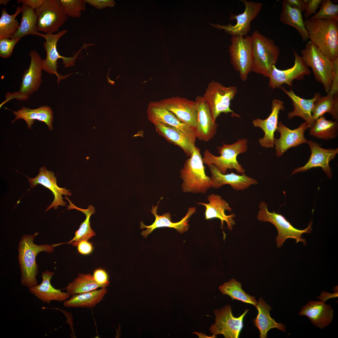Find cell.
<instances>
[{
    "instance_id": "23",
    "label": "cell",
    "mask_w": 338,
    "mask_h": 338,
    "mask_svg": "<svg viewBox=\"0 0 338 338\" xmlns=\"http://www.w3.org/2000/svg\"><path fill=\"white\" fill-rule=\"evenodd\" d=\"M195 102L197 112L196 137L199 140L208 141L216 133L218 125L213 120L209 107L202 96H197Z\"/></svg>"
},
{
    "instance_id": "11",
    "label": "cell",
    "mask_w": 338,
    "mask_h": 338,
    "mask_svg": "<svg viewBox=\"0 0 338 338\" xmlns=\"http://www.w3.org/2000/svg\"><path fill=\"white\" fill-rule=\"evenodd\" d=\"M228 52L234 69L239 72L243 81L247 79L252 71L253 55L252 39L250 36H232Z\"/></svg>"
},
{
    "instance_id": "46",
    "label": "cell",
    "mask_w": 338,
    "mask_h": 338,
    "mask_svg": "<svg viewBox=\"0 0 338 338\" xmlns=\"http://www.w3.org/2000/svg\"><path fill=\"white\" fill-rule=\"evenodd\" d=\"M85 1L87 3L99 9L112 7L115 4V2L111 0H85Z\"/></svg>"
},
{
    "instance_id": "37",
    "label": "cell",
    "mask_w": 338,
    "mask_h": 338,
    "mask_svg": "<svg viewBox=\"0 0 338 338\" xmlns=\"http://www.w3.org/2000/svg\"><path fill=\"white\" fill-rule=\"evenodd\" d=\"M310 129V135L319 139L328 140L336 138L338 124L337 121L327 120L322 116L316 120L314 126Z\"/></svg>"
},
{
    "instance_id": "24",
    "label": "cell",
    "mask_w": 338,
    "mask_h": 338,
    "mask_svg": "<svg viewBox=\"0 0 338 338\" xmlns=\"http://www.w3.org/2000/svg\"><path fill=\"white\" fill-rule=\"evenodd\" d=\"M209 168L211 175L210 177L213 188H218L225 184H229L236 191L243 190L251 185L258 184L255 179L245 174H237L233 172L223 174L214 164L209 166Z\"/></svg>"
},
{
    "instance_id": "49",
    "label": "cell",
    "mask_w": 338,
    "mask_h": 338,
    "mask_svg": "<svg viewBox=\"0 0 338 338\" xmlns=\"http://www.w3.org/2000/svg\"><path fill=\"white\" fill-rule=\"evenodd\" d=\"M291 6L300 10L302 13L305 12L308 0H286Z\"/></svg>"
},
{
    "instance_id": "40",
    "label": "cell",
    "mask_w": 338,
    "mask_h": 338,
    "mask_svg": "<svg viewBox=\"0 0 338 338\" xmlns=\"http://www.w3.org/2000/svg\"><path fill=\"white\" fill-rule=\"evenodd\" d=\"M21 7L17 8L15 13L8 14L5 8L1 9L0 18V39L11 38L16 33L20 26V23L16 19L17 15L21 12Z\"/></svg>"
},
{
    "instance_id": "6",
    "label": "cell",
    "mask_w": 338,
    "mask_h": 338,
    "mask_svg": "<svg viewBox=\"0 0 338 338\" xmlns=\"http://www.w3.org/2000/svg\"><path fill=\"white\" fill-rule=\"evenodd\" d=\"M259 208V209L257 216L258 220L270 222L274 225L277 229L278 235L276 238V242L278 248L282 247L286 240L289 238L294 239L296 243L301 242L304 245H306V242L303 238L302 234L311 233L312 230V221L309 223L307 228L303 230L299 229L294 227L282 215L275 211L269 212L267 204L264 202H260Z\"/></svg>"
},
{
    "instance_id": "32",
    "label": "cell",
    "mask_w": 338,
    "mask_h": 338,
    "mask_svg": "<svg viewBox=\"0 0 338 338\" xmlns=\"http://www.w3.org/2000/svg\"><path fill=\"white\" fill-rule=\"evenodd\" d=\"M155 125L158 133L168 142L181 148L187 156H191L193 148L195 146V142L175 129L160 124Z\"/></svg>"
},
{
    "instance_id": "26",
    "label": "cell",
    "mask_w": 338,
    "mask_h": 338,
    "mask_svg": "<svg viewBox=\"0 0 338 338\" xmlns=\"http://www.w3.org/2000/svg\"><path fill=\"white\" fill-rule=\"evenodd\" d=\"M280 88L291 99L294 107L293 110L288 113V119H291L295 116H299L305 120L309 128L313 127L316 120L313 117L312 110L315 103L321 96L320 94L316 92L312 98L305 99L296 95L292 89L288 91L283 86Z\"/></svg>"
},
{
    "instance_id": "31",
    "label": "cell",
    "mask_w": 338,
    "mask_h": 338,
    "mask_svg": "<svg viewBox=\"0 0 338 338\" xmlns=\"http://www.w3.org/2000/svg\"><path fill=\"white\" fill-rule=\"evenodd\" d=\"M281 3L282 9L280 16V21L295 28L300 35L302 41H307L309 39V36L302 12L289 5L286 0L282 1Z\"/></svg>"
},
{
    "instance_id": "5",
    "label": "cell",
    "mask_w": 338,
    "mask_h": 338,
    "mask_svg": "<svg viewBox=\"0 0 338 338\" xmlns=\"http://www.w3.org/2000/svg\"><path fill=\"white\" fill-rule=\"evenodd\" d=\"M247 144L248 140L244 138H239L231 144L223 142L222 146L217 147L220 155L218 156H215L208 150H206L202 158L203 163L208 166L212 164L215 165L223 174H226L228 169H233L238 173L244 174L245 170L239 163L237 156L247 151Z\"/></svg>"
},
{
    "instance_id": "15",
    "label": "cell",
    "mask_w": 338,
    "mask_h": 338,
    "mask_svg": "<svg viewBox=\"0 0 338 338\" xmlns=\"http://www.w3.org/2000/svg\"><path fill=\"white\" fill-rule=\"evenodd\" d=\"M294 63L293 67L284 70L278 69L274 65L269 76V86L272 89L279 88L283 84L291 87L294 80H301L305 75H310L311 71L302 56L293 50Z\"/></svg>"
},
{
    "instance_id": "38",
    "label": "cell",
    "mask_w": 338,
    "mask_h": 338,
    "mask_svg": "<svg viewBox=\"0 0 338 338\" xmlns=\"http://www.w3.org/2000/svg\"><path fill=\"white\" fill-rule=\"evenodd\" d=\"M106 287L98 284L93 276L90 274H79L78 277L69 283L66 287L67 292L70 295L91 291L99 288Z\"/></svg>"
},
{
    "instance_id": "13",
    "label": "cell",
    "mask_w": 338,
    "mask_h": 338,
    "mask_svg": "<svg viewBox=\"0 0 338 338\" xmlns=\"http://www.w3.org/2000/svg\"><path fill=\"white\" fill-rule=\"evenodd\" d=\"M244 312L238 317L232 313L231 307L227 305L220 309L213 310L215 316V322L211 325L209 330L213 335H223L226 338H238L243 327V318L248 312Z\"/></svg>"
},
{
    "instance_id": "17",
    "label": "cell",
    "mask_w": 338,
    "mask_h": 338,
    "mask_svg": "<svg viewBox=\"0 0 338 338\" xmlns=\"http://www.w3.org/2000/svg\"><path fill=\"white\" fill-rule=\"evenodd\" d=\"M147 113L148 119L155 125L160 124L175 129L195 142L197 137L195 131L171 111L152 102L149 105Z\"/></svg>"
},
{
    "instance_id": "4",
    "label": "cell",
    "mask_w": 338,
    "mask_h": 338,
    "mask_svg": "<svg viewBox=\"0 0 338 338\" xmlns=\"http://www.w3.org/2000/svg\"><path fill=\"white\" fill-rule=\"evenodd\" d=\"M252 46V71L269 77L272 66L279 57L280 50L274 40L257 31L251 36Z\"/></svg>"
},
{
    "instance_id": "33",
    "label": "cell",
    "mask_w": 338,
    "mask_h": 338,
    "mask_svg": "<svg viewBox=\"0 0 338 338\" xmlns=\"http://www.w3.org/2000/svg\"><path fill=\"white\" fill-rule=\"evenodd\" d=\"M107 292L106 287L99 290L75 294L64 301V305L67 307L91 308L95 307L103 299Z\"/></svg>"
},
{
    "instance_id": "25",
    "label": "cell",
    "mask_w": 338,
    "mask_h": 338,
    "mask_svg": "<svg viewBox=\"0 0 338 338\" xmlns=\"http://www.w3.org/2000/svg\"><path fill=\"white\" fill-rule=\"evenodd\" d=\"M207 199L208 203L198 202L197 204L201 205L205 207V219L208 220L213 218L219 219L221 223L223 228V223L225 222L227 225V228L232 231L233 226L235 224L234 218L236 215L234 213L230 215H227L225 213L226 210L231 212L232 208L229 206L228 203L222 197L215 194H209L207 196Z\"/></svg>"
},
{
    "instance_id": "36",
    "label": "cell",
    "mask_w": 338,
    "mask_h": 338,
    "mask_svg": "<svg viewBox=\"0 0 338 338\" xmlns=\"http://www.w3.org/2000/svg\"><path fill=\"white\" fill-rule=\"evenodd\" d=\"M313 119L316 120L323 116L325 113L330 114L335 121L338 120V94L333 95L327 94L320 96L316 100L312 110Z\"/></svg>"
},
{
    "instance_id": "18",
    "label": "cell",
    "mask_w": 338,
    "mask_h": 338,
    "mask_svg": "<svg viewBox=\"0 0 338 338\" xmlns=\"http://www.w3.org/2000/svg\"><path fill=\"white\" fill-rule=\"evenodd\" d=\"M310 149L311 154L308 162L303 166L295 169L291 175L300 172H303L313 168L320 167L329 178L332 173L329 163L334 159L338 153V148L325 149L321 147L315 141L308 140L307 143Z\"/></svg>"
},
{
    "instance_id": "35",
    "label": "cell",
    "mask_w": 338,
    "mask_h": 338,
    "mask_svg": "<svg viewBox=\"0 0 338 338\" xmlns=\"http://www.w3.org/2000/svg\"><path fill=\"white\" fill-rule=\"evenodd\" d=\"M21 8L22 18L19 27L11 38L19 40L27 35H37L38 33L37 29V18L35 10L23 3Z\"/></svg>"
},
{
    "instance_id": "1",
    "label": "cell",
    "mask_w": 338,
    "mask_h": 338,
    "mask_svg": "<svg viewBox=\"0 0 338 338\" xmlns=\"http://www.w3.org/2000/svg\"><path fill=\"white\" fill-rule=\"evenodd\" d=\"M304 22L310 41L332 61L338 58V21L308 19Z\"/></svg>"
},
{
    "instance_id": "21",
    "label": "cell",
    "mask_w": 338,
    "mask_h": 338,
    "mask_svg": "<svg viewBox=\"0 0 338 338\" xmlns=\"http://www.w3.org/2000/svg\"><path fill=\"white\" fill-rule=\"evenodd\" d=\"M28 178L31 188L35 187L38 184H40L49 189L53 193L54 196V200L47 207L46 211L52 207L56 209L59 206H65L66 203L63 200L62 195L70 196L72 195L69 190L59 187L57 186V179L54 176V173L47 170L45 166L39 169V173L36 177L31 178L28 177Z\"/></svg>"
},
{
    "instance_id": "20",
    "label": "cell",
    "mask_w": 338,
    "mask_h": 338,
    "mask_svg": "<svg viewBox=\"0 0 338 338\" xmlns=\"http://www.w3.org/2000/svg\"><path fill=\"white\" fill-rule=\"evenodd\" d=\"M284 110V102L274 99L272 101L271 112L269 116L265 119L257 118L253 120L254 126L260 128L264 133V136L259 140V143L262 147L268 148L274 147V134L277 128L279 112Z\"/></svg>"
},
{
    "instance_id": "52",
    "label": "cell",
    "mask_w": 338,
    "mask_h": 338,
    "mask_svg": "<svg viewBox=\"0 0 338 338\" xmlns=\"http://www.w3.org/2000/svg\"><path fill=\"white\" fill-rule=\"evenodd\" d=\"M193 334H195L197 335L199 338H216V336L213 335L211 336H207L206 335L204 334L203 333H201L200 332H195L193 333Z\"/></svg>"
},
{
    "instance_id": "44",
    "label": "cell",
    "mask_w": 338,
    "mask_h": 338,
    "mask_svg": "<svg viewBox=\"0 0 338 338\" xmlns=\"http://www.w3.org/2000/svg\"><path fill=\"white\" fill-rule=\"evenodd\" d=\"M93 277L95 281L99 284L106 287L109 285L110 282L106 272L101 269H96L93 273Z\"/></svg>"
},
{
    "instance_id": "30",
    "label": "cell",
    "mask_w": 338,
    "mask_h": 338,
    "mask_svg": "<svg viewBox=\"0 0 338 338\" xmlns=\"http://www.w3.org/2000/svg\"><path fill=\"white\" fill-rule=\"evenodd\" d=\"M255 307L258 310V314L253 320L254 326L259 330L260 338L267 337L268 331L273 328H277L281 331L285 332L286 326L283 324L278 323L272 319L269 314L272 308L263 300L259 298Z\"/></svg>"
},
{
    "instance_id": "19",
    "label": "cell",
    "mask_w": 338,
    "mask_h": 338,
    "mask_svg": "<svg viewBox=\"0 0 338 338\" xmlns=\"http://www.w3.org/2000/svg\"><path fill=\"white\" fill-rule=\"evenodd\" d=\"M308 128V124L305 121L297 128L291 130L279 121L276 131L279 132L280 137L279 139L274 138V140L276 156L279 157L289 149L307 143L308 140L305 137L304 132Z\"/></svg>"
},
{
    "instance_id": "28",
    "label": "cell",
    "mask_w": 338,
    "mask_h": 338,
    "mask_svg": "<svg viewBox=\"0 0 338 338\" xmlns=\"http://www.w3.org/2000/svg\"><path fill=\"white\" fill-rule=\"evenodd\" d=\"M54 272L46 270L42 273V282L39 285L28 288L29 290L43 303L49 304L53 300L60 302L65 301L70 298L71 295L54 288L50 281Z\"/></svg>"
},
{
    "instance_id": "8",
    "label": "cell",
    "mask_w": 338,
    "mask_h": 338,
    "mask_svg": "<svg viewBox=\"0 0 338 338\" xmlns=\"http://www.w3.org/2000/svg\"><path fill=\"white\" fill-rule=\"evenodd\" d=\"M29 56L30 63L28 69L23 74L19 90L13 93L7 92L5 96V100L0 105V108L13 99L20 101L27 100L30 95L39 88L42 82L43 59L34 50L30 51Z\"/></svg>"
},
{
    "instance_id": "39",
    "label": "cell",
    "mask_w": 338,
    "mask_h": 338,
    "mask_svg": "<svg viewBox=\"0 0 338 338\" xmlns=\"http://www.w3.org/2000/svg\"><path fill=\"white\" fill-rule=\"evenodd\" d=\"M218 288L223 294L228 295L233 300H239L255 306L257 304L255 297L245 292L242 289L240 283L235 279L225 283Z\"/></svg>"
},
{
    "instance_id": "53",
    "label": "cell",
    "mask_w": 338,
    "mask_h": 338,
    "mask_svg": "<svg viewBox=\"0 0 338 338\" xmlns=\"http://www.w3.org/2000/svg\"><path fill=\"white\" fill-rule=\"evenodd\" d=\"M10 1L9 0H0V4H3L4 5H6Z\"/></svg>"
},
{
    "instance_id": "10",
    "label": "cell",
    "mask_w": 338,
    "mask_h": 338,
    "mask_svg": "<svg viewBox=\"0 0 338 338\" xmlns=\"http://www.w3.org/2000/svg\"><path fill=\"white\" fill-rule=\"evenodd\" d=\"M237 92L235 86L225 87L218 81L209 83L202 98L209 107L213 120L222 113H231V116L240 118L230 108V102Z\"/></svg>"
},
{
    "instance_id": "34",
    "label": "cell",
    "mask_w": 338,
    "mask_h": 338,
    "mask_svg": "<svg viewBox=\"0 0 338 338\" xmlns=\"http://www.w3.org/2000/svg\"><path fill=\"white\" fill-rule=\"evenodd\" d=\"M65 198L69 203V205L67 206L68 207L67 210L76 209L84 213L86 217L85 220L81 223L79 229L75 232L74 237L69 241L65 243H72L74 246H78L80 242L83 240H87L95 234L90 227V217L95 213V208L92 205H89L86 209L79 208L74 205L68 197H65Z\"/></svg>"
},
{
    "instance_id": "27",
    "label": "cell",
    "mask_w": 338,
    "mask_h": 338,
    "mask_svg": "<svg viewBox=\"0 0 338 338\" xmlns=\"http://www.w3.org/2000/svg\"><path fill=\"white\" fill-rule=\"evenodd\" d=\"M298 314L307 316L314 325L322 329L332 322L333 310L330 305L322 301H310Z\"/></svg>"
},
{
    "instance_id": "43",
    "label": "cell",
    "mask_w": 338,
    "mask_h": 338,
    "mask_svg": "<svg viewBox=\"0 0 338 338\" xmlns=\"http://www.w3.org/2000/svg\"><path fill=\"white\" fill-rule=\"evenodd\" d=\"M19 41L17 39L5 38L0 39V56L6 58L11 55L15 45Z\"/></svg>"
},
{
    "instance_id": "12",
    "label": "cell",
    "mask_w": 338,
    "mask_h": 338,
    "mask_svg": "<svg viewBox=\"0 0 338 338\" xmlns=\"http://www.w3.org/2000/svg\"><path fill=\"white\" fill-rule=\"evenodd\" d=\"M35 12L37 30L46 34H53L58 31L68 18L59 0H44Z\"/></svg>"
},
{
    "instance_id": "47",
    "label": "cell",
    "mask_w": 338,
    "mask_h": 338,
    "mask_svg": "<svg viewBox=\"0 0 338 338\" xmlns=\"http://www.w3.org/2000/svg\"><path fill=\"white\" fill-rule=\"evenodd\" d=\"M335 70V74L331 86L327 94L332 95L338 94V58L333 61Z\"/></svg>"
},
{
    "instance_id": "2",
    "label": "cell",
    "mask_w": 338,
    "mask_h": 338,
    "mask_svg": "<svg viewBox=\"0 0 338 338\" xmlns=\"http://www.w3.org/2000/svg\"><path fill=\"white\" fill-rule=\"evenodd\" d=\"M38 234L24 235L18 244V261L20 268L22 285L28 288L38 285L36 278L38 267L36 262L37 254L41 251L51 253L54 250V246L47 244L36 245L33 243L35 237Z\"/></svg>"
},
{
    "instance_id": "14",
    "label": "cell",
    "mask_w": 338,
    "mask_h": 338,
    "mask_svg": "<svg viewBox=\"0 0 338 338\" xmlns=\"http://www.w3.org/2000/svg\"><path fill=\"white\" fill-rule=\"evenodd\" d=\"M245 5L243 12L237 15L232 14L230 17L231 20H236V23L232 25L210 23V25L219 29H223L228 33L232 36H246L251 28V22L256 18L262 9L263 4L260 2H256L247 0H242Z\"/></svg>"
},
{
    "instance_id": "45",
    "label": "cell",
    "mask_w": 338,
    "mask_h": 338,
    "mask_svg": "<svg viewBox=\"0 0 338 338\" xmlns=\"http://www.w3.org/2000/svg\"><path fill=\"white\" fill-rule=\"evenodd\" d=\"M322 1V0H308L304 15L305 19H309L312 14H315L316 10L319 8Z\"/></svg>"
},
{
    "instance_id": "42",
    "label": "cell",
    "mask_w": 338,
    "mask_h": 338,
    "mask_svg": "<svg viewBox=\"0 0 338 338\" xmlns=\"http://www.w3.org/2000/svg\"><path fill=\"white\" fill-rule=\"evenodd\" d=\"M64 12L68 16L79 18L86 10L85 0H60Z\"/></svg>"
},
{
    "instance_id": "22",
    "label": "cell",
    "mask_w": 338,
    "mask_h": 338,
    "mask_svg": "<svg viewBox=\"0 0 338 338\" xmlns=\"http://www.w3.org/2000/svg\"><path fill=\"white\" fill-rule=\"evenodd\" d=\"M159 202V201L156 206H152L151 211V213L155 217V220L154 223L151 225L147 226L145 225L143 222H141L140 228H146V230L142 232L141 235L143 236L144 237L146 238L148 234L151 233L155 229L164 227L174 228L178 232L181 234L186 232L188 230L189 226L188 223L189 218L196 212V207H189L186 215L180 221L174 223L172 221L171 215L170 213H166L162 215L157 214V211Z\"/></svg>"
},
{
    "instance_id": "51",
    "label": "cell",
    "mask_w": 338,
    "mask_h": 338,
    "mask_svg": "<svg viewBox=\"0 0 338 338\" xmlns=\"http://www.w3.org/2000/svg\"><path fill=\"white\" fill-rule=\"evenodd\" d=\"M321 293L320 296L317 298L324 302H325L329 299L338 297V292H337V291L333 294H331L325 291H322Z\"/></svg>"
},
{
    "instance_id": "48",
    "label": "cell",
    "mask_w": 338,
    "mask_h": 338,
    "mask_svg": "<svg viewBox=\"0 0 338 338\" xmlns=\"http://www.w3.org/2000/svg\"><path fill=\"white\" fill-rule=\"evenodd\" d=\"M78 249L79 252L80 253L88 254L92 252L93 247L91 243L87 240H83L79 243Z\"/></svg>"
},
{
    "instance_id": "3",
    "label": "cell",
    "mask_w": 338,
    "mask_h": 338,
    "mask_svg": "<svg viewBox=\"0 0 338 338\" xmlns=\"http://www.w3.org/2000/svg\"><path fill=\"white\" fill-rule=\"evenodd\" d=\"M189 157L180 171L182 189L184 192L205 193L212 187V183L206 174L200 150L195 145Z\"/></svg>"
},
{
    "instance_id": "16",
    "label": "cell",
    "mask_w": 338,
    "mask_h": 338,
    "mask_svg": "<svg viewBox=\"0 0 338 338\" xmlns=\"http://www.w3.org/2000/svg\"><path fill=\"white\" fill-rule=\"evenodd\" d=\"M154 102L172 113L196 132L197 112L195 101L179 96H173Z\"/></svg>"
},
{
    "instance_id": "50",
    "label": "cell",
    "mask_w": 338,
    "mask_h": 338,
    "mask_svg": "<svg viewBox=\"0 0 338 338\" xmlns=\"http://www.w3.org/2000/svg\"><path fill=\"white\" fill-rule=\"evenodd\" d=\"M44 0H18L19 3H22L29 6L35 10L39 8L43 4Z\"/></svg>"
},
{
    "instance_id": "7",
    "label": "cell",
    "mask_w": 338,
    "mask_h": 338,
    "mask_svg": "<svg viewBox=\"0 0 338 338\" xmlns=\"http://www.w3.org/2000/svg\"><path fill=\"white\" fill-rule=\"evenodd\" d=\"M301 53L306 64L312 69L316 80L321 84L325 90L328 92L335 74L333 61L310 41L306 44Z\"/></svg>"
},
{
    "instance_id": "41",
    "label": "cell",
    "mask_w": 338,
    "mask_h": 338,
    "mask_svg": "<svg viewBox=\"0 0 338 338\" xmlns=\"http://www.w3.org/2000/svg\"><path fill=\"white\" fill-rule=\"evenodd\" d=\"M320 10L309 18L315 19H335L338 21V5L335 4L331 0H322Z\"/></svg>"
},
{
    "instance_id": "9",
    "label": "cell",
    "mask_w": 338,
    "mask_h": 338,
    "mask_svg": "<svg viewBox=\"0 0 338 338\" xmlns=\"http://www.w3.org/2000/svg\"><path fill=\"white\" fill-rule=\"evenodd\" d=\"M67 32L66 29H64L56 34H42L38 32L37 35L43 37L45 40L44 43V47L45 50L46 55L45 59H43V70L51 75L55 74L57 77L58 84L61 79H64L72 74L63 75L58 72V59H62L64 67L72 66L74 65L75 61L81 51L90 45L84 44L73 57H67L61 55L57 49V43L59 39Z\"/></svg>"
},
{
    "instance_id": "29",
    "label": "cell",
    "mask_w": 338,
    "mask_h": 338,
    "mask_svg": "<svg viewBox=\"0 0 338 338\" xmlns=\"http://www.w3.org/2000/svg\"><path fill=\"white\" fill-rule=\"evenodd\" d=\"M13 111L15 118L12 121V123L18 119H23L26 122L28 127L31 129L34 120H37L45 123L49 130H53V111L49 106L44 105L33 109L22 107L17 111Z\"/></svg>"
}]
</instances>
